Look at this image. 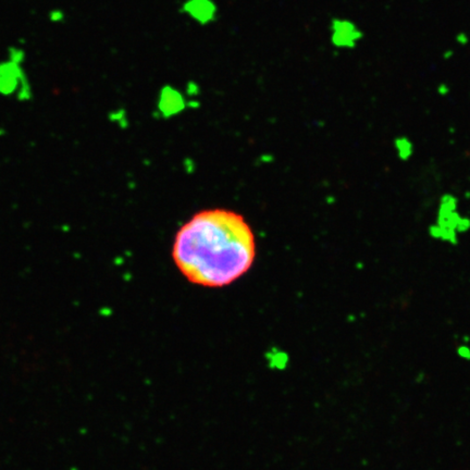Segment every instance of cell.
Here are the masks:
<instances>
[{"label":"cell","instance_id":"obj_1","mask_svg":"<svg viewBox=\"0 0 470 470\" xmlns=\"http://www.w3.org/2000/svg\"><path fill=\"white\" fill-rule=\"evenodd\" d=\"M172 258L186 280L225 287L239 280L256 258V241L246 219L227 209L198 211L176 232Z\"/></svg>","mask_w":470,"mask_h":470},{"label":"cell","instance_id":"obj_2","mask_svg":"<svg viewBox=\"0 0 470 470\" xmlns=\"http://www.w3.org/2000/svg\"><path fill=\"white\" fill-rule=\"evenodd\" d=\"M26 53L19 47H10L0 59V96L19 102L33 98V87L25 68Z\"/></svg>","mask_w":470,"mask_h":470},{"label":"cell","instance_id":"obj_3","mask_svg":"<svg viewBox=\"0 0 470 470\" xmlns=\"http://www.w3.org/2000/svg\"><path fill=\"white\" fill-rule=\"evenodd\" d=\"M458 204L459 199L454 194L444 193L441 195L435 222L428 227V234L431 239L454 246L458 244V226L464 217V214L458 211Z\"/></svg>","mask_w":470,"mask_h":470},{"label":"cell","instance_id":"obj_4","mask_svg":"<svg viewBox=\"0 0 470 470\" xmlns=\"http://www.w3.org/2000/svg\"><path fill=\"white\" fill-rule=\"evenodd\" d=\"M364 37V31L352 19L334 17L330 20L329 39L335 49L353 50L357 48Z\"/></svg>","mask_w":470,"mask_h":470},{"label":"cell","instance_id":"obj_5","mask_svg":"<svg viewBox=\"0 0 470 470\" xmlns=\"http://www.w3.org/2000/svg\"><path fill=\"white\" fill-rule=\"evenodd\" d=\"M156 96V112L162 118L177 116L189 108V98L183 88L173 84H163Z\"/></svg>","mask_w":470,"mask_h":470},{"label":"cell","instance_id":"obj_6","mask_svg":"<svg viewBox=\"0 0 470 470\" xmlns=\"http://www.w3.org/2000/svg\"><path fill=\"white\" fill-rule=\"evenodd\" d=\"M182 16L199 26H209L219 19L218 0H184L180 6Z\"/></svg>","mask_w":470,"mask_h":470},{"label":"cell","instance_id":"obj_7","mask_svg":"<svg viewBox=\"0 0 470 470\" xmlns=\"http://www.w3.org/2000/svg\"><path fill=\"white\" fill-rule=\"evenodd\" d=\"M396 156L400 161H408L414 156L415 145L413 140L405 135L396 136L393 140Z\"/></svg>","mask_w":470,"mask_h":470},{"label":"cell","instance_id":"obj_8","mask_svg":"<svg viewBox=\"0 0 470 470\" xmlns=\"http://www.w3.org/2000/svg\"><path fill=\"white\" fill-rule=\"evenodd\" d=\"M183 90L189 99H198L199 96H202V86L197 81L193 79L186 82Z\"/></svg>","mask_w":470,"mask_h":470},{"label":"cell","instance_id":"obj_9","mask_svg":"<svg viewBox=\"0 0 470 470\" xmlns=\"http://www.w3.org/2000/svg\"><path fill=\"white\" fill-rule=\"evenodd\" d=\"M457 353L462 358L470 360V348H468V346L466 345L459 346L457 348Z\"/></svg>","mask_w":470,"mask_h":470},{"label":"cell","instance_id":"obj_10","mask_svg":"<svg viewBox=\"0 0 470 470\" xmlns=\"http://www.w3.org/2000/svg\"><path fill=\"white\" fill-rule=\"evenodd\" d=\"M456 40L459 45H466L469 42V36L465 33H459L456 36Z\"/></svg>","mask_w":470,"mask_h":470},{"label":"cell","instance_id":"obj_11","mask_svg":"<svg viewBox=\"0 0 470 470\" xmlns=\"http://www.w3.org/2000/svg\"><path fill=\"white\" fill-rule=\"evenodd\" d=\"M450 87L447 86L446 84H441L439 87H437V93H439L441 96H446V95H449L450 94Z\"/></svg>","mask_w":470,"mask_h":470}]
</instances>
